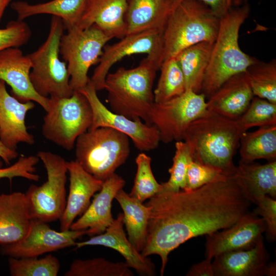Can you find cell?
Instances as JSON below:
<instances>
[{
	"label": "cell",
	"instance_id": "obj_1",
	"mask_svg": "<svg viewBox=\"0 0 276 276\" xmlns=\"http://www.w3.org/2000/svg\"><path fill=\"white\" fill-rule=\"evenodd\" d=\"M253 204L232 175L192 190L160 192L145 205L150 213L141 254L159 256L164 274L169 254L188 240L227 228Z\"/></svg>",
	"mask_w": 276,
	"mask_h": 276
},
{
	"label": "cell",
	"instance_id": "obj_33",
	"mask_svg": "<svg viewBox=\"0 0 276 276\" xmlns=\"http://www.w3.org/2000/svg\"><path fill=\"white\" fill-rule=\"evenodd\" d=\"M126 262H112L103 258L75 260L64 276H133Z\"/></svg>",
	"mask_w": 276,
	"mask_h": 276
},
{
	"label": "cell",
	"instance_id": "obj_38",
	"mask_svg": "<svg viewBox=\"0 0 276 276\" xmlns=\"http://www.w3.org/2000/svg\"><path fill=\"white\" fill-rule=\"evenodd\" d=\"M227 177L214 168L193 160L188 168L184 190H194L209 183L223 180Z\"/></svg>",
	"mask_w": 276,
	"mask_h": 276
},
{
	"label": "cell",
	"instance_id": "obj_11",
	"mask_svg": "<svg viewBox=\"0 0 276 276\" xmlns=\"http://www.w3.org/2000/svg\"><path fill=\"white\" fill-rule=\"evenodd\" d=\"M202 93L187 89L181 95L166 102L154 103L148 115V124L158 131L160 142L168 144L182 141L190 123L207 109Z\"/></svg>",
	"mask_w": 276,
	"mask_h": 276
},
{
	"label": "cell",
	"instance_id": "obj_10",
	"mask_svg": "<svg viewBox=\"0 0 276 276\" xmlns=\"http://www.w3.org/2000/svg\"><path fill=\"white\" fill-rule=\"evenodd\" d=\"M60 41V53L67 63L70 85L73 91L85 87L90 67L98 63L106 43L112 38L94 25L85 29L76 26L66 29Z\"/></svg>",
	"mask_w": 276,
	"mask_h": 276
},
{
	"label": "cell",
	"instance_id": "obj_8",
	"mask_svg": "<svg viewBox=\"0 0 276 276\" xmlns=\"http://www.w3.org/2000/svg\"><path fill=\"white\" fill-rule=\"evenodd\" d=\"M49 99L42 134L47 140L70 151L74 148L77 139L91 126L93 112L90 104L79 91H74L69 97Z\"/></svg>",
	"mask_w": 276,
	"mask_h": 276
},
{
	"label": "cell",
	"instance_id": "obj_45",
	"mask_svg": "<svg viewBox=\"0 0 276 276\" xmlns=\"http://www.w3.org/2000/svg\"><path fill=\"white\" fill-rule=\"evenodd\" d=\"M11 0H0V22L3 17L4 11Z\"/></svg>",
	"mask_w": 276,
	"mask_h": 276
},
{
	"label": "cell",
	"instance_id": "obj_42",
	"mask_svg": "<svg viewBox=\"0 0 276 276\" xmlns=\"http://www.w3.org/2000/svg\"><path fill=\"white\" fill-rule=\"evenodd\" d=\"M181 0H169L173 9ZM207 5L218 17L224 15L232 9L239 6L246 0H200Z\"/></svg>",
	"mask_w": 276,
	"mask_h": 276
},
{
	"label": "cell",
	"instance_id": "obj_34",
	"mask_svg": "<svg viewBox=\"0 0 276 276\" xmlns=\"http://www.w3.org/2000/svg\"><path fill=\"white\" fill-rule=\"evenodd\" d=\"M9 257L10 275L12 276H57L60 268L59 260L49 254L45 257Z\"/></svg>",
	"mask_w": 276,
	"mask_h": 276
},
{
	"label": "cell",
	"instance_id": "obj_9",
	"mask_svg": "<svg viewBox=\"0 0 276 276\" xmlns=\"http://www.w3.org/2000/svg\"><path fill=\"white\" fill-rule=\"evenodd\" d=\"M36 155L44 166L47 179L41 186L31 185L25 193L30 216L47 223L59 220L66 204V161L50 151H39Z\"/></svg>",
	"mask_w": 276,
	"mask_h": 276
},
{
	"label": "cell",
	"instance_id": "obj_43",
	"mask_svg": "<svg viewBox=\"0 0 276 276\" xmlns=\"http://www.w3.org/2000/svg\"><path fill=\"white\" fill-rule=\"evenodd\" d=\"M187 276H214L212 260H205L193 265L186 274Z\"/></svg>",
	"mask_w": 276,
	"mask_h": 276
},
{
	"label": "cell",
	"instance_id": "obj_15",
	"mask_svg": "<svg viewBox=\"0 0 276 276\" xmlns=\"http://www.w3.org/2000/svg\"><path fill=\"white\" fill-rule=\"evenodd\" d=\"M265 230L263 219L249 212L232 226L206 235L205 258L212 260L224 252L250 249Z\"/></svg>",
	"mask_w": 276,
	"mask_h": 276
},
{
	"label": "cell",
	"instance_id": "obj_27",
	"mask_svg": "<svg viewBox=\"0 0 276 276\" xmlns=\"http://www.w3.org/2000/svg\"><path fill=\"white\" fill-rule=\"evenodd\" d=\"M86 0H52L36 4L24 1H16L11 5L17 15V19L23 20L38 14H51L61 18L64 29L76 26L83 13Z\"/></svg>",
	"mask_w": 276,
	"mask_h": 276
},
{
	"label": "cell",
	"instance_id": "obj_25",
	"mask_svg": "<svg viewBox=\"0 0 276 276\" xmlns=\"http://www.w3.org/2000/svg\"><path fill=\"white\" fill-rule=\"evenodd\" d=\"M232 176L252 203L265 195L276 198V160L264 165L239 162Z\"/></svg>",
	"mask_w": 276,
	"mask_h": 276
},
{
	"label": "cell",
	"instance_id": "obj_2",
	"mask_svg": "<svg viewBox=\"0 0 276 276\" xmlns=\"http://www.w3.org/2000/svg\"><path fill=\"white\" fill-rule=\"evenodd\" d=\"M244 132L236 120L206 109L190 123L182 141L188 145L194 161L230 176L236 170L233 159Z\"/></svg>",
	"mask_w": 276,
	"mask_h": 276
},
{
	"label": "cell",
	"instance_id": "obj_26",
	"mask_svg": "<svg viewBox=\"0 0 276 276\" xmlns=\"http://www.w3.org/2000/svg\"><path fill=\"white\" fill-rule=\"evenodd\" d=\"M172 11L169 0H128L126 35L150 29H164Z\"/></svg>",
	"mask_w": 276,
	"mask_h": 276
},
{
	"label": "cell",
	"instance_id": "obj_4",
	"mask_svg": "<svg viewBox=\"0 0 276 276\" xmlns=\"http://www.w3.org/2000/svg\"><path fill=\"white\" fill-rule=\"evenodd\" d=\"M157 64L146 57L133 68L120 67L108 73L104 88L110 110L131 120L140 119L148 124L149 113L154 103L153 84Z\"/></svg>",
	"mask_w": 276,
	"mask_h": 276
},
{
	"label": "cell",
	"instance_id": "obj_21",
	"mask_svg": "<svg viewBox=\"0 0 276 276\" xmlns=\"http://www.w3.org/2000/svg\"><path fill=\"white\" fill-rule=\"evenodd\" d=\"M124 225L123 214L120 213L103 233L91 237L84 241L76 242L75 246L76 248L88 245H102L111 248L119 252L124 258L128 266L135 269L139 274L155 275L154 264L131 244L126 236Z\"/></svg>",
	"mask_w": 276,
	"mask_h": 276
},
{
	"label": "cell",
	"instance_id": "obj_5",
	"mask_svg": "<svg viewBox=\"0 0 276 276\" xmlns=\"http://www.w3.org/2000/svg\"><path fill=\"white\" fill-rule=\"evenodd\" d=\"M220 18L200 0H181L172 10L163 30V61L201 42L214 43Z\"/></svg>",
	"mask_w": 276,
	"mask_h": 276
},
{
	"label": "cell",
	"instance_id": "obj_12",
	"mask_svg": "<svg viewBox=\"0 0 276 276\" xmlns=\"http://www.w3.org/2000/svg\"><path fill=\"white\" fill-rule=\"evenodd\" d=\"M163 30L154 29L127 34L116 43L105 45L90 78L96 90L104 89L105 78L110 69L125 57L145 54L160 67L163 62Z\"/></svg>",
	"mask_w": 276,
	"mask_h": 276
},
{
	"label": "cell",
	"instance_id": "obj_30",
	"mask_svg": "<svg viewBox=\"0 0 276 276\" xmlns=\"http://www.w3.org/2000/svg\"><path fill=\"white\" fill-rule=\"evenodd\" d=\"M239 148L240 162L249 163L260 159L268 162L276 160V125L244 132Z\"/></svg>",
	"mask_w": 276,
	"mask_h": 276
},
{
	"label": "cell",
	"instance_id": "obj_17",
	"mask_svg": "<svg viewBox=\"0 0 276 276\" xmlns=\"http://www.w3.org/2000/svg\"><path fill=\"white\" fill-rule=\"evenodd\" d=\"M32 63L18 47L0 52V79L11 88L12 96L20 102L34 101L46 111L49 98L39 95L34 89L30 79Z\"/></svg>",
	"mask_w": 276,
	"mask_h": 276
},
{
	"label": "cell",
	"instance_id": "obj_40",
	"mask_svg": "<svg viewBox=\"0 0 276 276\" xmlns=\"http://www.w3.org/2000/svg\"><path fill=\"white\" fill-rule=\"evenodd\" d=\"M31 36V30L23 20H12L6 28L0 29V52L26 44Z\"/></svg>",
	"mask_w": 276,
	"mask_h": 276
},
{
	"label": "cell",
	"instance_id": "obj_36",
	"mask_svg": "<svg viewBox=\"0 0 276 276\" xmlns=\"http://www.w3.org/2000/svg\"><path fill=\"white\" fill-rule=\"evenodd\" d=\"M236 120L244 132L252 127L276 125V104L254 96L247 108Z\"/></svg>",
	"mask_w": 276,
	"mask_h": 276
},
{
	"label": "cell",
	"instance_id": "obj_37",
	"mask_svg": "<svg viewBox=\"0 0 276 276\" xmlns=\"http://www.w3.org/2000/svg\"><path fill=\"white\" fill-rule=\"evenodd\" d=\"M173 164L169 169V180L162 183L163 192H178L186 189V178L188 168L193 160L190 148L183 141L176 142Z\"/></svg>",
	"mask_w": 276,
	"mask_h": 276
},
{
	"label": "cell",
	"instance_id": "obj_7",
	"mask_svg": "<svg viewBox=\"0 0 276 276\" xmlns=\"http://www.w3.org/2000/svg\"><path fill=\"white\" fill-rule=\"evenodd\" d=\"M64 29L62 20L52 16L48 36L37 50L27 55L32 63L30 79L35 90L49 98L72 96L70 75L59 58L60 41Z\"/></svg>",
	"mask_w": 276,
	"mask_h": 276
},
{
	"label": "cell",
	"instance_id": "obj_39",
	"mask_svg": "<svg viewBox=\"0 0 276 276\" xmlns=\"http://www.w3.org/2000/svg\"><path fill=\"white\" fill-rule=\"evenodd\" d=\"M39 160L37 155H21L14 164L6 168H3V163L0 160V179L7 178L11 182L13 178L20 177L38 181L40 176L35 173V166Z\"/></svg>",
	"mask_w": 276,
	"mask_h": 276
},
{
	"label": "cell",
	"instance_id": "obj_24",
	"mask_svg": "<svg viewBox=\"0 0 276 276\" xmlns=\"http://www.w3.org/2000/svg\"><path fill=\"white\" fill-rule=\"evenodd\" d=\"M31 220L25 193L0 194L1 245L23 239L28 233Z\"/></svg>",
	"mask_w": 276,
	"mask_h": 276
},
{
	"label": "cell",
	"instance_id": "obj_3",
	"mask_svg": "<svg viewBox=\"0 0 276 276\" xmlns=\"http://www.w3.org/2000/svg\"><path fill=\"white\" fill-rule=\"evenodd\" d=\"M249 13L250 6L246 1L220 18L217 35L200 93L205 98H209L228 78L246 72L258 61L243 52L238 43L240 29Z\"/></svg>",
	"mask_w": 276,
	"mask_h": 276
},
{
	"label": "cell",
	"instance_id": "obj_13",
	"mask_svg": "<svg viewBox=\"0 0 276 276\" xmlns=\"http://www.w3.org/2000/svg\"><path fill=\"white\" fill-rule=\"evenodd\" d=\"M79 91L86 97L92 109V123L88 130L99 127L116 129L126 134L141 151H150L158 147L160 142L159 134L154 125L143 123L140 119L131 120L108 109L98 98L97 91L90 80L85 87Z\"/></svg>",
	"mask_w": 276,
	"mask_h": 276
},
{
	"label": "cell",
	"instance_id": "obj_23",
	"mask_svg": "<svg viewBox=\"0 0 276 276\" xmlns=\"http://www.w3.org/2000/svg\"><path fill=\"white\" fill-rule=\"evenodd\" d=\"M127 1L86 0L76 27L83 30L95 25L112 38H122L126 34Z\"/></svg>",
	"mask_w": 276,
	"mask_h": 276
},
{
	"label": "cell",
	"instance_id": "obj_35",
	"mask_svg": "<svg viewBox=\"0 0 276 276\" xmlns=\"http://www.w3.org/2000/svg\"><path fill=\"white\" fill-rule=\"evenodd\" d=\"M151 158L144 152L135 158L137 171L134 184L129 195L141 202L160 193L162 190L154 177L151 167Z\"/></svg>",
	"mask_w": 276,
	"mask_h": 276
},
{
	"label": "cell",
	"instance_id": "obj_6",
	"mask_svg": "<svg viewBox=\"0 0 276 276\" xmlns=\"http://www.w3.org/2000/svg\"><path fill=\"white\" fill-rule=\"evenodd\" d=\"M74 147L75 160L102 181L126 162L130 152L129 137L109 127L87 130L77 139Z\"/></svg>",
	"mask_w": 276,
	"mask_h": 276
},
{
	"label": "cell",
	"instance_id": "obj_29",
	"mask_svg": "<svg viewBox=\"0 0 276 276\" xmlns=\"http://www.w3.org/2000/svg\"><path fill=\"white\" fill-rule=\"evenodd\" d=\"M213 43L201 42L187 48L175 57L182 72L186 88L200 93Z\"/></svg>",
	"mask_w": 276,
	"mask_h": 276
},
{
	"label": "cell",
	"instance_id": "obj_41",
	"mask_svg": "<svg viewBox=\"0 0 276 276\" xmlns=\"http://www.w3.org/2000/svg\"><path fill=\"white\" fill-rule=\"evenodd\" d=\"M254 204L257 206L252 212L261 216L264 220L268 240L274 241L276 239V199L265 195L258 198Z\"/></svg>",
	"mask_w": 276,
	"mask_h": 276
},
{
	"label": "cell",
	"instance_id": "obj_44",
	"mask_svg": "<svg viewBox=\"0 0 276 276\" xmlns=\"http://www.w3.org/2000/svg\"><path fill=\"white\" fill-rule=\"evenodd\" d=\"M18 156V153L16 150L10 149L5 146L0 139V157L7 165H9L11 162Z\"/></svg>",
	"mask_w": 276,
	"mask_h": 276
},
{
	"label": "cell",
	"instance_id": "obj_22",
	"mask_svg": "<svg viewBox=\"0 0 276 276\" xmlns=\"http://www.w3.org/2000/svg\"><path fill=\"white\" fill-rule=\"evenodd\" d=\"M254 97L247 74L242 72L228 78L209 97L207 109L237 120Z\"/></svg>",
	"mask_w": 276,
	"mask_h": 276
},
{
	"label": "cell",
	"instance_id": "obj_31",
	"mask_svg": "<svg viewBox=\"0 0 276 276\" xmlns=\"http://www.w3.org/2000/svg\"><path fill=\"white\" fill-rule=\"evenodd\" d=\"M159 69L160 77L153 92L156 103L169 101L186 90L182 72L175 57L164 61Z\"/></svg>",
	"mask_w": 276,
	"mask_h": 276
},
{
	"label": "cell",
	"instance_id": "obj_14",
	"mask_svg": "<svg viewBox=\"0 0 276 276\" xmlns=\"http://www.w3.org/2000/svg\"><path fill=\"white\" fill-rule=\"evenodd\" d=\"M86 233V230L58 232L51 228L47 222L31 219L26 236L18 242L1 245L0 252L16 258L38 257L75 246L76 240Z\"/></svg>",
	"mask_w": 276,
	"mask_h": 276
},
{
	"label": "cell",
	"instance_id": "obj_28",
	"mask_svg": "<svg viewBox=\"0 0 276 276\" xmlns=\"http://www.w3.org/2000/svg\"><path fill=\"white\" fill-rule=\"evenodd\" d=\"M114 199L123 211L124 222L128 238L135 249L141 252L147 241L150 215L149 209L123 189L118 192Z\"/></svg>",
	"mask_w": 276,
	"mask_h": 276
},
{
	"label": "cell",
	"instance_id": "obj_16",
	"mask_svg": "<svg viewBox=\"0 0 276 276\" xmlns=\"http://www.w3.org/2000/svg\"><path fill=\"white\" fill-rule=\"evenodd\" d=\"M214 259V276L275 275V263L268 262L263 237L250 249L224 252Z\"/></svg>",
	"mask_w": 276,
	"mask_h": 276
},
{
	"label": "cell",
	"instance_id": "obj_32",
	"mask_svg": "<svg viewBox=\"0 0 276 276\" xmlns=\"http://www.w3.org/2000/svg\"><path fill=\"white\" fill-rule=\"evenodd\" d=\"M246 73L254 96L276 104V60H258Z\"/></svg>",
	"mask_w": 276,
	"mask_h": 276
},
{
	"label": "cell",
	"instance_id": "obj_20",
	"mask_svg": "<svg viewBox=\"0 0 276 276\" xmlns=\"http://www.w3.org/2000/svg\"><path fill=\"white\" fill-rule=\"evenodd\" d=\"M66 166L70 187L65 208L59 219L61 231L70 229L74 220L86 210L91 198L101 190L103 182L86 171L76 160L66 162Z\"/></svg>",
	"mask_w": 276,
	"mask_h": 276
},
{
	"label": "cell",
	"instance_id": "obj_18",
	"mask_svg": "<svg viewBox=\"0 0 276 276\" xmlns=\"http://www.w3.org/2000/svg\"><path fill=\"white\" fill-rule=\"evenodd\" d=\"M34 107L33 101L20 102L10 95L6 83L0 79V139L5 146L16 150L19 143H35L25 124L27 112Z\"/></svg>",
	"mask_w": 276,
	"mask_h": 276
},
{
	"label": "cell",
	"instance_id": "obj_19",
	"mask_svg": "<svg viewBox=\"0 0 276 276\" xmlns=\"http://www.w3.org/2000/svg\"><path fill=\"white\" fill-rule=\"evenodd\" d=\"M125 184L124 179L115 173L104 180L101 190L93 196L91 203L72 224L70 229L86 230V234L90 237L103 233L114 220L111 213L112 201Z\"/></svg>",
	"mask_w": 276,
	"mask_h": 276
}]
</instances>
